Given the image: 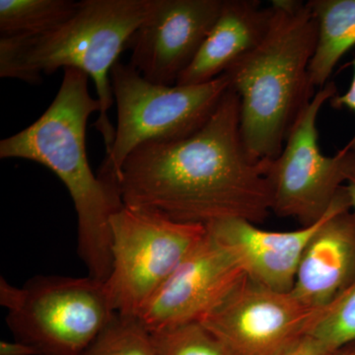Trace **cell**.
I'll use <instances>...</instances> for the list:
<instances>
[{
	"label": "cell",
	"instance_id": "obj_3",
	"mask_svg": "<svg viewBox=\"0 0 355 355\" xmlns=\"http://www.w3.org/2000/svg\"><path fill=\"white\" fill-rule=\"evenodd\" d=\"M270 6L266 36L224 73L239 98L243 141L256 160L279 155L292 125L317 92L309 77L317 42L309 6L273 0Z\"/></svg>",
	"mask_w": 355,
	"mask_h": 355
},
{
	"label": "cell",
	"instance_id": "obj_2",
	"mask_svg": "<svg viewBox=\"0 0 355 355\" xmlns=\"http://www.w3.org/2000/svg\"><path fill=\"white\" fill-rule=\"evenodd\" d=\"M89 76L64 69L50 107L25 130L0 141V158L25 159L57 175L77 214V253L89 277L106 282L112 270L111 218L123 207L118 184L96 176L86 151L89 116L101 105L91 97Z\"/></svg>",
	"mask_w": 355,
	"mask_h": 355
},
{
	"label": "cell",
	"instance_id": "obj_14",
	"mask_svg": "<svg viewBox=\"0 0 355 355\" xmlns=\"http://www.w3.org/2000/svg\"><path fill=\"white\" fill-rule=\"evenodd\" d=\"M272 6L258 0H223L220 14L177 85H200L218 78L266 36Z\"/></svg>",
	"mask_w": 355,
	"mask_h": 355
},
{
	"label": "cell",
	"instance_id": "obj_6",
	"mask_svg": "<svg viewBox=\"0 0 355 355\" xmlns=\"http://www.w3.org/2000/svg\"><path fill=\"white\" fill-rule=\"evenodd\" d=\"M110 78L118 123L98 176L116 184L121 166L137 147L193 135L207 123L229 89L225 74L200 85L153 83L120 60Z\"/></svg>",
	"mask_w": 355,
	"mask_h": 355
},
{
	"label": "cell",
	"instance_id": "obj_10",
	"mask_svg": "<svg viewBox=\"0 0 355 355\" xmlns=\"http://www.w3.org/2000/svg\"><path fill=\"white\" fill-rule=\"evenodd\" d=\"M246 277L234 254L207 231L146 303L139 321L149 333L200 322Z\"/></svg>",
	"mask_w": 355,
	"mask_h": 355
},
{
	"label": "cell",
	"instance_id": "obj_19",
	"mask_svg": "<svg viewBox=\"0 0 355 355\" xmlns=\"http://www.w3.org/2000/svg\"><path fill=\"white\" fill-rule=\"evenodd\" d=\"M150 334L155 355H230L200 322Z\"/></svg>",
	"mask_w": 355,
	"mask_h": 355
},
{
	"label": "cell",
	"instance_id": "obj_23",
	"mask_svg": "<svg viewBox=\"0 0 355 355\" xmlns=\"http://www.w3.org/2000/svg\"><path fill=\"white\" fill-rule=\"evenodd\" d=\"M345 189L347 191V196H349L352 210L355 214V158L352 168H350Z\"/></svg>",
	"mask_w": 355,
	"mask_h": 355
},
{
	"label": "cell",
	"instance_id": "obj_15",
	"mask_svg": "<svg viewBox=\"0 0 355 355\" xmlns=\"http://www.w3.org/2000/svg\"><path fill=\"white\" fill-rule=\"evenodd\" d=\"M307 3L317 22L310 83L321 89L330 83L340 58L355 46V0H310Z\"/></svg>",
	"mask_w": 355,
	"mask_h": 355
},
{
	"label": "cell",
	"instance_id": "obj_20",
	"mask_svg": "<svg viewBox=\"0 0 355 355\" xmlns=\"http://www.w3.org/2000/svg\"><path fill=\"white\" fill-rule=\"evenodd\" d=\"M354 69V76H352V83L347 92L342 95L336 94L335 97L330 100V105L336 110L347 109L354 112L355 114V58L349 64ZM343 148L347 151H352L355 153V133L352 139L343 146Z\"/></svg>",
	"mask_w": 355,
	"mask_h": 355
},
{
	"label": "cell",
	"instance_id": "obj_7",
	"mask_svg": "<svg viewBox=\"0 0 355 355\" xmlns=\"http://www.w3.org/2000/svg\"><path fill=\"white\" fill-rule=\"evenodd\" d=\"M107 296L116 314L139 318L155 292L205 239L207 229L123 205L112 216Z\"/></svg>",
	"mask_w": 355,
	"mask_h": 355
},
{
	"label": "cell",
	"instance_id": "obj_22",
	"mask_svg": "<svg viewBox=\"0 0 355 355\" xmlns=\"http://www.w3.org/2000/svg\"><path fill=\"white\" fill-rule=\"evenodd\" d=\"M0 355H36L34 350L24 343L17 342H7L1 340L0 343Z\"/></svg>",
	"mask_w": 355,
	"mask_h": 355
},
{
	"label": "cell",
	"instance_id": "obj_9",
	"mask_svg": "<svg viewBox=\"0 0 355 355\" xmlns=\"http://www.w3.org/2000/svg\"><path fill=\"white\" fill-rule=\"evenodd\" d=\"M321 311L246 277L200 323L230 355H286Z\"/></svg>",
	"mask_w": 355,
	"mask_h": 355
},
{
	"label": "cell",
	"instance_id": "obj_4",
	"mask_svg": "<svg viewBox=\"0 0 355 355\" xmlns=\"http://www.w3.org/2000/svg\"><path fill=\"white\" fill-rule=\"evenodd\" d=\"M154 0H81L77 12L53 31L37 37H0V77L40 84L43 74L83 70L95 84L101 105L96 130L108 153L116 128L111 70L153 8Z\"/></svg>",
	"mask_w": 355,
	"mask_h": 355
},
{
	"label": "cell",
	"instance_id": "obj_24",
	"mask_svg": "<svg viewBox=\"0 0 355 355\" xmlns=\"http://www.w3.org/2000/svg\"><path fill=\"white\" fill-rule=\"evenodd\" d=\"M331 355H355V342L340 347Z\"/></svg>",
	"mask_w": 355,
	"mask_h": 355
},
{
	"label": "cell",
	"instance_id": "obj_17",
	"mask_svg": "<svg viewBox=\"0 0 355 355\" xmlns=\"http://www.w3.org/2000/svg\"><path fill=\"white\" fill-rule=\"evenodd\" d=\"M308 336L328 354L355 342V279L313 322Z\"/></svg>",
	"mask_w": 355,
	"mask_h": 355
},
{
	"label": "cell",
	"instance_id": "obj_5",
	"mask_svg": "<svg viewBox=\"0 0 355 355\" xmlns=\"http://www.w3.org/2000/svg\"><path fill=\"white\" fill-rule=\"evenodd\" d=\"M0 304L14 338L36 355H81L116 314L104 282L38 275L16 287L0 279Z\"/></svg>",
	"mask_w": 355,
	"mask_h": 355
},
{
	"label": "cell",
	"instance_id": "obj_1",
	"mask_svg": "<svg viewBox=\"0 0 355 355\" xmlns=\"http://www.w3.org/2000/svg\"><path fill=\"white\" fill-rule=\"evenodd\" d=\"M266 160L248 153L240 101L228 89L207 123L172 141L146 142L121 166L123 205L207 226L224 219L263 223L272 211Z\"/></svg>",
	"mask_w": 355,
	"mask_h": 355
},
{
	"label": "cell",
	"instance_id": "obj_12",
	"mask_svg": "<svg viewBox=\"0 0 355 355\" xmlns=\"http://www.w3.org/2000/svg\"><path fill=\"white\" fill-rule=\"evenodd\" d=\"M355 279V214L343 187L306 246L291 293L323 310Z\"/></svg>",
	"mask_w": 355,
	"mask_h": 355
},
{
	"label": "cell",
	"instance_id": "obj_16",
	"mask_svg": "<svg viewBox=\"0 0 355 355\" xmlns=\"http://www.w3.org/2000/svg\"><path fill=\"white\" fill-rule=\"evenodd\" d=\"M74 0H0V37H37L53 31L78 10Z\"/></svg>",
	"mask_w": 355,
	"mask_h": 355
},
{
	"label": "cell",
	"instance_id": "obj_18",
	"mask_svg": "<svg viewBox=\"0 0 355 355\" xmlns=\"http://www.w3.org/2000/svg\"><path fill=\"white\" fill-rule=\"evenodd\" d=\"M81 355H155L151 334L139 318L116 314Z\"/></svg>",
	"mask_w": 355,
	"mask_h": 355
},
{
	"label": "cell",
	"instance_id": "obj_13",
	"mask_svg": "<svg viewBox=\"0 0 355 355\" xmlns=\"http://www.w3.org/2000/svg\"><path fill=\"white\" fill-rule=\"evenodd\" d=\"M327 216L314 225L293 231L263 230L240 218L205 227L234 254L250 279L272 291L291 292L305 248Z\"/></svg>",
	"mask_w": 355,
	"mask_h": 355
},
{
	"label": "cell",
	"instance_id": "obj_11",
	"mask_svg": "<svg viewBox=\"0 0 355 355\" xmlns=\"http://www.w3.org/2000/svg\"><path fill=\"white\" fill-rule=\"evenodd\" d=\"M223 0H154L128 41L130 62L146 80L175 85L198 55Z\"/></svg>",
	"mask_w": 355,
	"mask_h": 355
},
{
	"label": "cell",
	"instance_id": "obj_21",
	"mask_svg": "<svg viewBox=\"0 0 355 355\" xmlns=\"http://www.w3.org/2000/svg\"><path fill=\"white\" fill-rule=\"evenodd\" d=\"M286 355H331L324 347L310 336L301 338L294 347H292Z\"/></svg>",
	"mask_w": 355,
	"mask_h": 355
},
{
	"label": "cell",
	"instance_id": "obj_8",
	"mask_svg": "<svg viewBox=\"0 0 355 355\" xmlns=\"http://www.w3.org/2000/svg\"><path fill=\"white\" fill-rule=\"evenodd\" d=\"M336 94L333 81L319 89L292 125L282 153L266 160L272 211L301 227L314 225L330 211L354 161L355 153L343 147L334 156L320 149L318 116Z\"/></svg>",
	"mask_w": 355,
	"mask_h": 355
}]
</instances>
